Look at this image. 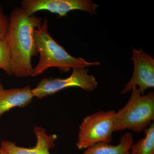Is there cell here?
Returning <instances> with one entry per match:
<instances>
[{"instance_id":"1","label":"cell","mask_w":154,"mask_h":154,"mask_svg":"<svg viewBox=\"0 0 154 154\" xmlns=\"http://www.w3.org/2000/svg\"><path fill=\"white\" fill-rule=\"evenodd\" d=\"M7 40L11 49L12 75L19 78L32 76V57L37 55L33 32L42 25V19L29 16L22 8H15L10 16Z\"/></svg>"},{"instance_id":"2","label":"cell","mask_w":154,"mask_h":154,"mask_svg":"<svg viewBox=\"0 0 154 154\" xmlns=\"http://www.w3.org/2000/svg\"><path fill=\"white\" fill-rule=\"evenodd\" d=\"M33 36L40 57L38 63L33 69L32 77L39 75L51 67L57 68L60 72H67L71 69L100 65L99 62H90L82 58L75 57L70 55L50 35L46 18L41 25L35 28Z\"/></svg>"},{"instance_id":"3","label":"cell","mask_w":154,"mask_h":154,"mask_svg":"<svg viewBox=\"0 0 154 154\" xmlns=\"http://www.w3.org/2000/svg\"><path fill=\"white\" fill-rule=\"evenodd\" d=\"M154 119L153 91L141 95L135 88L127 103L116 113L114 131L128 130L140 133L145 131Z\"/></svg>"},{"instance_id":"4","label":"cell","mask_w":154,"mask_h":154,"mask_svg":"<svg viewBox=\"0 0 154 154\" xmlns=\"http://www.w3.org/2000/svg\"><path fill=\"white\" fill-rule=\"evenodd\" d=\"M116 112L98 111L86 116L79 127L76 146L85 149L99 143H110L113 140Z\"/></svg>"},{"instance_id":"5","label":"cell","mask_w":154,"mask_h":154,"mask_svg":"<svg viewBox=\"0 0 154 154\" xmlns=\"http://www.w3.org/2000/svg\"><path fill=\"white\" fill-rule=\"evenodd\" d=\"M88 72L85 68L74 69L71 75L66 79L43 78L32 89V94L34 97L42 99L71 87H79L88 92L94 91L98 83L93 75L88 74Z\"/></svg>"},{"instance_id":"6","label":"cell","mask_w":154,"mask_h":154,"mask_svg":"<svg viewBox=\"0 0 154 154\" xmlns=\"http://www.w3.org/2000/svg\"><path fill=\"white\" fill-rule=\"evenodd\" d=\"M22 8L29 16L38 11H47L57 14L59 17L67 16L74 10L86 11L91 15L96 14L99 5L91 0H24Z\"/></svg>"},{"instance_id":"7","label":"cell","mask_w":154,"mask_h":154,"mask_svg":"<svg viewBox=\"0 0 154 154\" xmlns=\"http://www.w3.org/2000/svg\"><path fill=\"white\" fill-rule=\"evenodd\" d=\"M131 58L134 65L133 73L121 94H126L137 88L143 95L147 89L154 87V59L141 49H134Z\"/></svg>"},{"instance_id":"8","label":"cell","mask_w":154,"mask_h":154,"mask_svg":"<svg viewBox=\"0 0 154 154\" xmlns=\"http://www.w3.org/2000/svg\"><path fill=\"white\" fill-rule=\"evenodd\" d=\"M33 132L37 140L33 147H22L13 142L4 141L1 143L0 148L5 154H50L49 150L55 146L57 136L48 134L45 130L40 126L34 127Z\"/></svg>"},{"instance_id":"9","label":"cell","mask_w":154,"mask_h":154,"mask_svg":"<svg viewBox=\"0 0 154 154\" xmlns=\"http://www.w3.org/2000/svg\"><path fill=\"white\" fill-rule=\"evenodd\" d=\"M33 96L30 86L3 90L0 93V117L14 107H26Z\"/></svg>"},{"instance_id":"10","label":"cell","mask_w":154,"mask_h":154,"mask_svg":"<svg viewBox=\"0 0 154 154\" xmlns=\"http://www.w3.org/2000/svg\"><path fill=\"white\" fill-rule=\"evenodd\" d=\"M133 143L132 135L127 132L122 136L119 143L116 145L107 143L96 144L85 149L82 154H131L130 149Z\"/></svg>"},{"instance_id":"11","label":"cell","mask_w":154,"mask_h":154,"mask_svg":"<svg viewBox=\"0 0 154 154\" xmlns=\"http://www.w3.org/2000/svg\"><path fill=\"white\" fill-rule=\"evenodd\" d=\"M145 136L135 143L130 149L131 154H154V122L145 130Z\"/></svg>"},{"instance_id":"12","label":"cell","mask_w":154,"mask_h":154,"mask_svg":"<svg viewBox=\"0 0 154 154\" xmlns=\"http://www.w3.org/2000/svg\"><path fill=\"white\" fill-rule=\"evenodd\" d=\"M11 60V49L7 38L0 39V69L8 75H12Z\"/></svg>"},{"instance_id":"13","label":"cell","mask_w":154,"mask_h":154,"mask_svg":"<svg viewBox=\"0 0 154 154\" xmlns=\"http://www.w3.org/2000/svg\"><path fill=\"white\" fill-rule=\"evenodd\" d=\"M10 24V18L4 14L0 4V39L7 38Z\"/></svg>"},{"instance_id":"14","label":"cell","mask_w":154,"mask_h":154,"mask_svg":"<svg viewBox=\"0 0 154 154\" xmlns=\"http://www.w3.org/2000/svg\"><path fill=\"white\" fill-rule=\"evenodd\" d=\"M4 90V88H3L2 84L0 82V93Z\"/></svg>"},{"instance_id":"15","label":"cell","mask_w":154,"mask_h":154,"mask_svg":"<svg viewBox=\"0 0 154 154\" xmlns=\"http://www.w3.org/2000/svg\"><path fill=\"white\" fill-rule=\"evenodd\" d=\"M0 154H5L3 151L2 150V149H1V148H0Z\"/></svg>"}]
</instances>
